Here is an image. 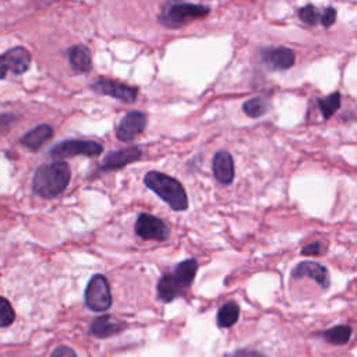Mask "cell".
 <instances>
[{
  "instance_id": "3957f363",
  "label": "cell",
  "mask_w": 357,
  "mask_h": 357,
  "mask_svg": "<svg viewBox=\"0 0 357 357\" xmlns=\"http://www.w3.org/2000/svg\"><path fill=\"white\" fill-rule=\"evenodd\" d=\"M144 184L173 211H185L188 208V197L183 184L172 176L152 170L144 176Z\"/></svg>"
},
{
  "instance_id": "cb8c5ba5",
  "label": "cell",
  "mask_w": 357,
  "mask_h": 357,
  "mask_svg": "<svg viewBox=\"0 0 357 357\" xmlns=\"http://www.w3.org/2000/svg\"><path fill=\"white\" fill-rule=\"evenodd\" d=\"M326 251V245L321 241H312L301 248L303 255H321Z\"/></svg>"
},
{
  "instance_id": "277c9868",
  "label": "cell",
  "mask_w": 357,
  "mask_h": 357,
  "mask_svg": "<svg viewBox=\"0 0 357 357\" xmlns=\"http://www.w3.org/2000/svg\"><path fill=\"white\" fill-rule=\"evenodd\" d=\"M211 13V8L204 4H192L183 1H167L162 6L158 14V21L169 29H177L188 22L204 18Z\"/></svg>"
},
{
  "instance_id": "ac0fdd59",
  "label": "cell",
  "mask_w": 357,
  "mask_h": 357,
  "mask_svg": "<svg viewBox=\"0 0 357 357\" xmlns=\"http://www.w3.org/2000/svg\"><path fill=\"white\" fill-rule=\"evenodd\" d=\"M240 315V308L238 304L234 301H227L225 303L216 315V322L219 328H230L233 326Z\"/></svg>"
},
{
  "instance_id": "8992f818",
  "label": "cell",
  "mask_w": 357,
  "mask_h": 357,
  "mask_svg": "<svg viewBox=\"0 0 357 357\" xmlns=\"http://www.w3.org/2000/svg\"><path fill=\"white\" fill-rule=\"evenodd\" d=\"M103 152V145L91 139H66L56 144L50 151L49 156L53 159H66L77 155L98 156Z\"/></svg>"
},
{
  "instance_id": "6da1fadb",
  "label": "cell",
  "mask_w": 357,
  "mask_h": 357,
  "mask_svg": "<svg viewBox=\"0 0 357 357\" xmlns=\"http://www.w3.org/2000/svg\"><path fill=\"white\" fill-rule=\"evenodd\" d=\"M70 178V166L63 160H56L36 169L32 178V190L42 198H54L67 188Z\"/></svg>"
},
{
  "instance_id": "484cf974",
  "label": "cell",
  "mask_w": 357,
  "mask_h": 357,
  "mask_svg": "<svg viewBox=\"0 0 357 357\" xmlns=\"http://www.w3.org/2000/svg\"><path fill=\"white\" fill-rule=\"evenodd\" d=\"M50 357H77V353L71 347L61 344L52 351Z\"/></svg>"
},
{
  "instance_id": "9a60e30c",
  "label": "cell",
  "mask_w": 357,
  "mask_h": 357,
  "mask_svg": "<svg viewBox=\"0 0 357 357\" xmlns=\"http://www.w3.org/2000/svg\"><path fill=\"white\" fill-rule=\"evenodd\" d=\"M126 328H127L126 322L117 321L112 315H100V317L95 318L91 324L92 335H95L96 337H100V339L117 335V333L123 332Z\"/></svg>"
},
{
  "instance_id": "4316f807",
  "label": "cell",
  "mask_w": 357,
  "mask_h": 357,
  "mask_svg": "<svg viewBox=\"0 0 357 357\" xmlns=\"http://www.w3.org/2000/svg\"><path fill=\"white\" fill-rule=\"evenodd\" d=\"M14 119L15 117L11 114H0V132H6L13 124Z\"/></svg>"
},
{
  "instance_id": "5b68a950",
  "label": "cell",
  "mask_w": 357,
  "mask_h": 357,
  "mask_svg": "<svg viewBox=\"0 0 357 357\" xmlns=\"http://www.w3.org/2000/svg\"><path fill=\"white\" fill-rule=\"evenodd\" d=\"M84 298L86 307L95 312L109 310L113 298L107 279L100 273L93 275L85 287Z\"/></svg>"
},
{
  "instance_id": "9c48e42d",
  "label": "cell",
  "mask_w": 357,
  "mask_h": 357,
  "mask_svg": "<svg viewBox=\"0 0 357 357\" xmlns=\"http://www.w3.org/2000/svg\"><path fill=\"white\" fill-rule=\"evenodd\" d=\"M92 89L100 95H107L114 99L123 100L126 103H131L138 96V88L130 86L127 84L109 79L106 77H99L93 84Z\"/></svg>"
},
{
  "instance_id": "4fadbf2b",
  "label": "cell",
  "mask_w": 357,
  "mask_h": 357,
  "mask_svg": "<svg viewBox=\"0 0 357 357\" xmlns=\"http://www.w3.org/2000/svg\"><path fill=\"white\" fill-rule=\"evenodd\" d=\"M142 156V151L139 146L132 145L124 149H119V151H113L109 152L105 159L100 163V169L102 170H119L138 159H141Z\"/></svg>"
},
{
  "instance_id": "44dd1931",
  "label": "cell",
  "mask_w": 357,
  "mask_h": 357,
  "mask_svg": "<svg viewBox=\"0 0 357 357\" xmlns=\"http://www.w3.org/2000/svg\"><path fill=\"white\" fill-rule=\"evenodd\" d=\"M318 107L325 120L331 119L335 114V112H337V109L340 107V93L333 92L324 99H318Z\"/></svg>"
},
{
  "instance_id": "83f0119b",
  "label": "cell",
  "mask_w": 357,
  "mask_h": 357,
  "mask_svg": "<svg viewBox=\"0 0 357 357\" xmlns=\"http://www.w3.org/2000/svg\"><path fill=\"white\" fill-rule=\"evenodd\" d=\"M234 357H265L264 354L254 351V350H238Z\"/></svg>"
},
{
  "instance_id": "e0dca14e",
  "label": "cell",
  "mask_w": 357,
  "mask_h": 357,
  "mask_svg": "<svg viewBox=\"0 0 357 357\" xmlns=\"http://www.w3.org/2000/svg\"><path fill=\"white\" fill-rule=\"evenodd\" d=\"M53 137V128L49 124H39L25 132L21 138L20 142L26 146L31 151L39 149L45 142H47Z\"/></svg>"
},
{
  "instance_id": "d4e9b609",
  "label": "cell",
  "mask_w": 357,
  "mask_h": 357,
  "mask_svg": "<svg viewBox=\"0 0 357 357\" xmlns=\"http://www.w3.org/2000/svg\"><path fill=\"white\" fill-rule=\"evenodd\" d=\"M336 21V10L333 7H328L324 10L322 15H321V25L325 26V28H329L335 24Z\"/></svg>"
},
{
  "instance_id": "5bb4252c",
  "label": "cell",
  "mask_w": 357,
  "mask_h": 357,
  "mask_svg": "<svg viewBox=\"0 0 357 357\" xmlns=\"http://www.w3.org/2000/svg\"><path fill=\"white\" fill-rule=\"evenodd\" d=\"M212 172L222 184H230L234 178L233 156L227 151H218L212 159Z\"/></svg>"
},
{
  "instance_id": "30bf717a",
  "label": "cell",
  "mask_w": 357,
  "mask_h": 357,
  "mask_svg": "<svg viewBox=\"0 0 357 357\" xmlns=\"http://www.w3.org/2000/svg\"><path fill=\"white\" fill-rule=\"evenodd\" d=\"M259 56L265 66L272 71L289 70L296 61L294 52L284 46H265L261 49Z\"/></svg>"
},
{
  "instance_id": "603a6c76",
  "label": "cell",
  "mask_w": 357,
  "mask_h": 357,
  "mask_svg": "<svg viewBox=\"0 0 357 357\" xmlns=\"http://www.w3.org/2000/svg\"><path fill=\"white\" fill-rule=\"evenodd\" d=\"M321 15L322 13H319L317 10V7H314L312 4H307L304 7H301L298 10V17L303 22L308 24V25H317L321 22Z\"/></svg>"
},
{
  "instance_id": "52a82bcc",
  "label": "cell",
  "mask_w": 357,
  "mask_h": 357,
  "mask_svg": "<svg viewBox=\"0 0 357 357\" xmlns=\"http://www.w3.org/2000/svg\"><path fill=\"white\" fill-rule=\"evenodd\" d=\"M31 53L24 46H14L0 54V79L7 74L21 75L28 71L31 66Z\"/></svg>"
},
{
  "instance_id": "ba28073f",
  "label": "cell",
  "mask_w": 357,
  "mask_h": 357,
  "mask_svg": "<svg viewBox=\"0 0 357 357\" xmlns=\"http://www.w3.org/2000/svg\"><path fill=\"white\" fill-rule=\"evenodd\" d=\"M135 233L144 240L165 241V240H167L170 230L162 219H159L151 213L142 212V213H139V216L135 222Z\"/></svg>"
},
{
  "instance_id": "7c38bea8",
  "label": "cell",
  "mask_w": 357,
  "mask_h": 357,
  "mask_svg": "<svg viewBox=\"0 0 357 357\" xmlns=\"http://www.w3.org/2000/svg\"><path fill=\"white\" fill-rule=\"evenodd\" d=\"M291 278L293 279L311 278L322 289H328L331 284V276L328 269L315 261H301L300 264H297L291 271Z\"/></svg>"
},
{
  "instance_id": "8fae6325",
  "label": "cell",
  "mask_w": 357,
  "mask_h": 357,
  "mask_svg": "<svg viewBox=\"0 0 357 357\" xmlns=\"http://www.w3.org/2000/svg\"><path fill=\"white\" fill-rule=\"evenodd\" d=\"M146 116L139 110H130L126 116L120 120L116 127V137L123 142H130L141 134L146 127Z\"/></svg>"
},
{
  "instance_id": "7402d4cb",
  "label": "cell",
  "mask_w": 357,
  "mask_h": 357,
  "mask_svg": "<svg viewBox=\"0 0 357 357\" xmlns=\"http://www.w3.org/2000/svg\"><path fill=\"white\" fill-rule=\"evenodd\" d=\"M15 319V312L13 305L6 297L0 296V328L10 326Z\"/></svg>"
},
{
  "instance_id": "7a4b0ae2",
  "label": "cell",
  "mask_w": 357,
  "mask_h": 357,
  "mask_svg": "<svg viewBox=\"0 0 357 357\" xmlns=\"http://www.w3.org/2000/svg\"><path fill=\"white\" fill-rule=\"evenodd\" d=\"M198 269V262L194 258L181 261L174 266L172 272L165 273L156 286L158 297L163 303L173 301L177 296H180L187 287L191 286L195 273Z\"/></svg>"
},
{
  "instance_id": "2e32d148",
  "label": "cell",
  "mask_w": 357,
  "mask_h": 357,
  "mask_svg": "<svg viewBox=\"0 0 357 357\" xmlns=\"http://www.w3.org/2000/svg\"><path fill=\"white\" fill-rule=\"evenodd\" d=\"M67 57L71 68L77 73H88L92 68V54L85 45H74L68 47Z\"/></svg>"
},
{
  "instance_id": "ffe728a7",
  "label": "cell",
  "mask_w": 357,
  "mask_h": 357,
  "mask_svg": "<svg viewBox=\"0 0 357 357\" xmlns=\"http://www.w3.org/2000/svg\"><path fill=\"white\" fill-rule=\"evenodd\" d=\"M268 109H269V102L265 98H261V96L251 98V99L245 100L244 105H243L244 113L248 117H252V119L264 116L268 112Z\"/></svg>"
},
{
  "instance_id": "d6986e66",
  "label": "cell",
  "mask_w": 357,
  "mask_h": 357,
  "mask_svg": "<svg viewBox=\"0 0 357 357\" xmlns=\"http://www.w3.org/2000/svg\"><path fill=\"white\" fill-rule=\"evenodd\" d=\"M350 336H351V328L349 325H337V326L329 328L322 333V337L328 343L336 344V346L347 343Z\"/></svg>"
}]
</instances>
